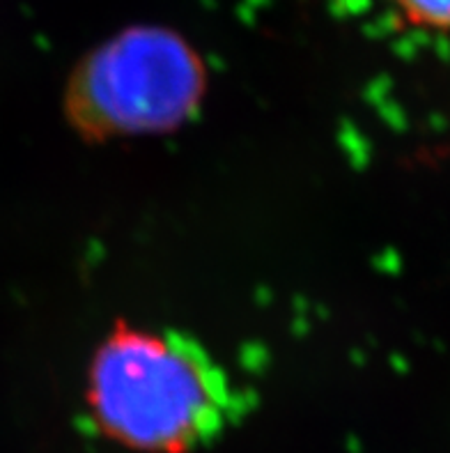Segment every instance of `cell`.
<instances>
[{
  "mask_svg": "<svg viewBox=\"0 0 450 453\" xmlns=\"http://www.w3.org/2000/svg\"><path fill=\"white\" fill-rule=\"evenodd\" d=\"M90 421L133 453H194L240 419L244 398L217 357L179 329L118 322L86 375Z\"/></svg>",
  "mask_w": 450,
  "mask_h": 453,
  "instance_id": "6da1fadb",
  "label": "cell"
},
{
  "mask_svg": "<svg viewBox=\"0 0 450 453\" xmlns=\"http://www.w3.org/2000/svg\"><path fill=\"white\" fill-rule=\"evenodd\" d=\"M205 90L207 67L191 42L164 26H133L80 58L65 113L90 141L148 136L191 120Z\"/></svg>",
  "mask_w": 450,
  "mask_h": 453,
  "instance_id": "7a4b0ae2",
  "label": "cell"
},
{
  "mask_svg": "<svg viewBox=\"0 0 450 453\" xmlns=\"http://www.w3.org/2000/svg\"><path fill=\"white\" fill-rule=\"evenodd\" d=\"M398 14L416 28L450 30V0H391Z\"/></svg>",
  "mask_w": 450,
  "mask_h": 453,
  "instance_id": "3957f363",
  "label": "cell"
}]
</instances>
